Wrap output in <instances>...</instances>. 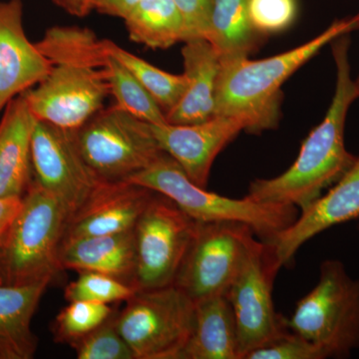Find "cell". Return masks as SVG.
<instances>
[{
	"instance_id": "cell-1",
	"label": "cell",
	"mask_w": 359,
	"mask_h": 359,
	"mask_svg": "<svg viewBox=\"0 0 359 359\" xmlns=\"http://www.w3.org/2000/svg\"><path fill=\"white\" fill-rule=\"evenodd\" d=\"M351 33L330 42L337 82L327 114L302 142L299 156L280 176L256 179L247 197L257 202L306 209L351 169L358 156L346 147V124L351 104L358 99L349 62Z\"/></svg>"
},
{
	"instance_id": "cell-2",
	"label": "cell",
	"mask_w": 359,
	"mask_h": 359,
	"mask_svg": "<svg viewBox=\"0 0 359 359\" xmlns=\"http://www.w3.org/2000/svg\"><path fill=\"white\" fill-rule=\"evenodd\" d=\"M358 29L359 13L335 20L313 39L278 55L261 60H221L215 116L238 118L244 123L245 131L252 134L276 128L283 84L325 45Z\"/></svg>"
},
{
	"instance_id": "cell-3",
	"label": "cell",
	"mask_w": 359,
	"mask_h": 359,
	"mask_svg": "<svg viewBox=\"0 0 359 359\" xmlns=\"http://www.w3.org/2000/svg\"><path fill=\"white\" fill-rule=\"evenodd\" d=\"M70 215L33 180L0 245V276L7 285L50 282L62 271L59 252Z\"/></svg>"
},
{
	"instance_id": "cell-4",
	"label": "cell",
	"mask_w": 359,
	"mask_h": 359,
	"mask_svg": "<svg viewBox=\"0 0 359 359\" xmlns=\"http://www.w3.org/2000/svg\"><path fill=\"white\" fill-rule=\"evenodd\" d=\"M128 181L166 196L194 221L248 224L259 240L269 244L275 242L299 215V209L294 205L257 202L247 196L243 199H231L209 192L193 183L178 163L168 154Z\"/></svg>"
},
{
	"instance_id": "cell-5",
	"label": "cell",
	"mask_w": 359,
	"mask_h": 359,
	"mask_svg": "<svg viewBox=\"0 0 359 359\" xmlns=\"http://www.w3.org/2000/svg\"><path fill=\"white\" fill-rule=\"evenodd\" d=\"M287 323L327 358H348L359 349V280L342 262L325 259L316 287L297 302Z\"/></svg>"
},
{
	"instance_id": "cell-6",
	"label": "cell",
	"mask_w": 359,
	"mask_h": 359,
	"mask_svg": "<svg viewBox=\"0 0 359 359\" xmlns=\"http://www.w3.org/2000/svg\"><path fill=\"white\" fill-rule=\"evenodd\" d=\"M75 138L85 162L102 182L128 181L166 154L150 123L116 105L97 113Z\"/></svg>"
},
{
	"instance_id": "cell-7",
	"label": "cell",
	"mask_w": 359,
	"mask_h": 359,
	"mask_svg": "<svg viewBox=\"0 0 359 359\" xmlns=\"http://www.w3.org/2000/svg\"><path fill=\"white\" fill-rule=\"evenodd\" d=\"M195 302L174 285L139 290L115 314L135 359H179L192 334Z\"/></svg>"
},
{
	"instance_id": "cell-8",
	"label": "cell",
	"mask_w": 359,
	"mask_h": 359,
	"mask_svg": "<svg viewBox=\"0 0 359 359\" xmlns=\"http://www.w3.org/2000/svg\"><path fill=\"white\" fill-rule=\"evenodd\" d=\"M255 236L248 224L238 222H197L173 285L195 304L214 295L226 294Z\"/></svg>"
},
{
	"instance_id": "cell-9",
	"label": "cell",
	"mask_w": 359,
	"mask_h": 359,
	"mask_svg": "<svg viewBox=\"0 0 359 359\" xmlns=\"http://www.w3.org/2000/svg\"><path fill=\"white\" fill-rule=\"evenodd\" d=\"M196 226L173 201L155 192L134 228L136 292L173 285Z\"/></svg>"
},
{
	"instance_id": "cell-10",
	"label": "cell",
	"mask_w": 359,
	"mask_h": 359,
	"mask_svg": "<svg viewBox=\"0 0 359 359\" xmlns=\"http://www.w3.org/2000/svg\"><path fill=\"white\" fill-rule=\"evenodd\" d=\"M280 269L273 245L255 238L226 294L237 323L241 359L289 330L273 306V280Z\"/></svg>"
},
{
	"instance_id": "cell-11",
	"label": "cell",
	"mask_w": 359,
	"mask_h": 359,
	"mask_svg": "<svg viewBox=\"0 0 359 359\" xmlns=\"http://www.w3.org/2000/svg\"><path fill=\"white\" fill-rule=\"evenodd\" d=\"M23 94L37 120L77 131L104 109L110 89L104 67L61 61Z\"/></svg>"
},
{
	"instance_id": "cell-12",
	"label": "cell",
	"mask_w": 359,
	"mask_h": 359,
	"mask_svg": "<svg viewBox=\"0 0 359 359\" xmlns=\"http://www.w3.org/2000/svg\"><path fill=\"white\" fill-rule=\"evenodd\" d=\"M75 133L35 118L32 138L33 180L56 198L70 217L102 183L82 157Z\"/></svg>"
},
{
	"instance_id": "cell-13",
	"label": "cell",
	"mask_w": 359,
	"mask_h": 359,
	"mask_svg": "<svg viewBox=\"0 0 359 359\" xmlns=\"http://www.w3.org/2000/svg\"><path fill=\"white\" fill-rule=\"evenodd\" d=\"M161 149L173 158L196 185L205 188L217 156L242 131V120L215 116L196 124H151Z\"/></svg>"
},
{
	"instance_id": "cell-14",
	"label": "cell",
	"mask_w": 359,
	"mask_h": 359,
	"mask_svg": "<svg viewBox=\"0 0 359 359\" xmlns=\"http://www.w3.org/2000/svg\"><path fill=\"white\" fill-rule=\"evenodd\" d=\"M154 195L132 182H102L70 217L63 240L134 230Z\"/></svg>"
},
{
	"instance_id": "cell-15",
	"label": "cell",
	"mask_w": 359,
	"mask_h": 359,
	"mask_svg": "<svg viewBox=\"0 0 359 359\" xmlns=\"http://www.w3.org/2000/svg\"><path fill=\"white\" fill-rule=\"evenodd\" d=\"M359 217V156L351 169L271 243L280 266H289L297 250L318 233Z\"/></svg>"
},
{
	"instance_id": "cell-16",
	"label": "cell",
	"mask_w": 359,
	"mask_h": 359,
	"mask_svg": "<svg viewBox=\"0 0 359 359\" xmlns=\"http://www.w3.org/2000/svg\"><path fill=\"white\" fill-rule=\"evenodd\" d=\"M52 63L23 27L21 0H0V112L49 74Z\"/></svg>"
},
{
	"instance_id": "cell-17",
	"label": "cell",
	"mask_w": 359,
	"mask_h": 359,
	"mask_svg": "<svg viewBox=\"0 0 359 359\" xmlns=\"http://www.w3.org/2000/svg\"><path fill=\"white\" fill-rule=\"evenodd\" d=\"M187 87L173 110L167 114L171 124H196L215 117L217 84L221 56L205 39L184 42L182 49Z\"/></svg>"
},
{
	"instance_id": "cell-18",
	"label": "cell",
	"mask_w": 359,
	"mask_h": 359,
	"mask_svg": "<svg viewBox=\"0 0 359 359\" xmlns=\"http://www.w3.org/2000/svg\"><path fill=\"white\" fill-rule=\"evenodd\" d=\"M34 121L25 94L7 104L0 121V198H22L32 185Z\"/></svg>"
},
{
	"instance_id": "cell-19",
	"label": "cell",
	"mask_w": 359,
	"mask_h": 359,
	"mask_svg": "<svg viewBox=\"0 0 359 359\" xmlns=\"http://www.w3.org/2000/svg\"><path fill=\"white\" fill-rule=\"evenodd\" d=\"M59 261L62 269L96 271L133 287L136 273L134 230L63 240Z\"/></svg>"
},
{
	"instance_id": "cell-20",
	"label": "cell",
	"mask_w": 359,
	"mask_h": 359,
	"mask_svg": "<svg viewBox=\"0 0 359 359\" xmlns=\"http://www.w3.org/2000/svg\"><path fill=\"white\" fill-rule=\"evenodd\" d=\"M179 359H241L237 323L226 294L196 302L192 334Z\"/></svg>"
},
{
	"instance_id": "cell-21",
	"label": "cell",
	"mask_w": 359,
	"mask_h": 359,
	"mask_svg": "<svg viewBox=\"0 0 359 359\" xmlns=\"http://www.w3.org/2000/svg\"><path fill=\"white\" fill-rule=\"evenodd\" d=\"M49 283H0V359H30L34 356L39 339L32 332V318Z\"/></svg>"
},
{
	"instance_id": "cell-22",
	"label": "cell",
	"mask_w": 359,
	"mask_h": 359,
	"mask_svg": "<svg viewBox=\"0 0 359 359\" xmlns=\"http://www.w3.org/2000/svg\"><path fill=\"white\" fill-rule=\"evenodd\" d=\"M205 39L218 51L221 60L249 57L263 35L250 23L248 0H212Z\"/></svg>"
},
{
	"instance_id": "cell-23",
	"label": "cell",
	"mask_w": 359,
	"mask_h": 359,
	"mask_svg": "<svg viewBox=\"0 0 359 359\" xmlns=\"http://www.w3.org/2000/svg\"><path fill=\"white\" fill-rule=\"evenodd\" d=\"M130 39L153 49L186 40V25L174 0H141L123 20Z\"/></svg>"
},
{
	"instance_id": "cell-24",
	"label": "cell",
	"mask_w": 359,
	"mask_h": 359,
	"mask_svg": "<svg viewBox=\"0 0 359 359\" xmlns=\"http://www.w3.org/2000/svg\"><path fill=\"white\" fill-rule=\"evenodd\" d=\"M104 46L109 55L124 65L147 89L166 116L174 109L186 90L184 73L173 74L160 69L111 40L104 39Z\"/></svg>"
},
{
	"instance_id": "cell-25",
	"label": "cell",
	"mask_w": 359,
	"mask_h": 359,
	"mask_svg": "<svg viewBox=\"0 0 359 359\" xmlns=\"http://www.w3.org/2000/svg\"><path fill=\"white\" fill-rule=\"evenodd\" d=\"M104 71L116 106L150 124L168 122L164 111L147 89L124 65L108 53Z\"/></svg>"
},
{
	"instance_id": "cell-26",
	"label": "cell",
	"mask_w": 359,
	"mask_h": 359,
	"mask_svg": "<svg viewBox=\"0 0 359 359\" xmlns=\"http://www.w3.org/2000/svg\"><path fill=\"white\" fill-rule=\"evenodd\" d=\"M113 314L109 304L86 301L70 302L52 325L54 340L71 347L100 327Z\"/></svg>"
},
{
	"instance_id": "cell-27",
	"label": "cell",
	"mask_w": 359,
	"mask_h": 359,
	"mask_svg": "<svg viewBox=\"0 0 359 359\" xmlns=\"http://www.w3.org/2000/svg\"><path fill=\"white\" fill-rule=\"evenodd\" d=\"M76 280L68 283L65 297L67 302L86 301L110 304L127 302L136 292L132 285L96 271H79Z\"/></svg>"
},
{
	"instance_id": "cell-28",
	"label": "cell",
	"mask_w": 359,
	"mask_h": 359,
	"mask_svg": "<svg viewBox=\"0 0 359 359\" xmlns=\"http://www.w3.org/2000/svg\"><path fill=\"white\" fill-rule=\"evenodd\" d=\"M72 348L78 359H135L133 351L116 327L114 313Z\"/></svg>"
},
{
	"instance_id": "cell-29",
	"label": "cell",
	"mask_w": 359,
	"mask_h": 359,
	"mask_svg": "<svg viewBox=\"0 0 359 359\" xmlns=\"http://www.w3.org/2000/svg\"><path fill=\"white\" fill-rule=\"evenodd\" d=\"M252 27L261 35L275 34L287 29L297 13V0H248Z\"/></svg>"
},
{
	"instance_id": "cell-30",
	"label": "cell",
	"mask_w": 359,
	"mask_h": 359,
	"mask_svg": "<svg viewBox=\"0 0 359 359\" xmlns=\"http://www.w3.org/2000/svg\"><path fill=\"white\" fill-rule=\"evenodd\" d=\"M327 355L313 342L290 328L264 346L250 351L244 359H325Z\"/></svg>"
},
{
	"instance_id": "cell-31",
	"label": "cell",
	"mask_w": 359,
	"mask_h": 359,
	"mask_svg": "<svg viewBox=\"0 0 359 359\" xmlns=\"http://www.w3.org/2000/svg\"><path fill=\"white\" fill-rule=\"evenodd\" d=\"M174 1L185 20L186 40L198 39V37L205 39L208 27H209L212 0H174Z\"/></svg>"
},
{
	"instance_id": "cell-32",
	"label": "cell",
	"mask_w": 359,
	"mask_h": 359,
	"mask_svg": "<svg viewBox=\"0 0 359 359\" xmlns=\"http://www.w3.org/2000/svg\"><path fill=\"white\" fill-rule=\"evenodd\" d=\"M22 198H0V245L20 212Z\"/></svg>"
},
{
	"instance_id": "cell-33",
	"label": "cell",
	"mask_w": 359,
	"mask_h": 359,
	"mask_svg": "<svg viewBox=\"0 0 359 359\" xmlns=\"http://www.w3.org/2000/svg\"><path fill=\"white\" fill-rule=\"evenodd\" d=\"M141 0H97L96 11L124 20Z\"/></svg>"
},
{
	"instance_id": "cell-34",
	"label": "cell",
	"mask_w": 359,
	"mask_h": 359,
	"mask_svg": "<svg viewBox=\"0 0 359 359\" xmlns=\"http://www.w3.org/2000/svg\"><path fill=\"white\" fill-rule=\"evenodd\" d=\"M56 6L77 18H84L95 11L97 0H53Z\"/></svg>"
},
{
	"instance_id": "cell-35",
	"label": "cell",
	"mask_w": 359,
	"mask_h": 359,
	"mask_svg": "<svg viewBox=\"0 0 359 359\" xmlns=\"http://www.w3.org/2000/svg\"><path fill=\"white\" fill-rule=\"evenodd\" d=\"M354 85H355L356 94H358L359 98V75L356 77V79H354Z\"/></svg>"
},
{
	"instance_id": "cell-36",
	"label": "cell",
	"mask_w": 359,
	"mask_h": 359,
	"mask_svg": "<svg viewBox=\"0 0 359 359\" xmlns=\"http://www.w3.org/2000/svg\"><path fill=\"white\" fill-rule=\"evenodd\" d=\"M0 283H2L1 276H0Z\"/></svg>"
}]
</instances>
